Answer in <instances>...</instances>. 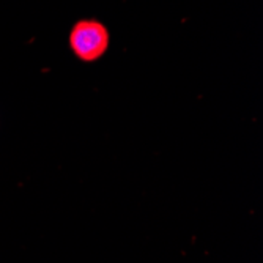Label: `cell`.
Returning <instances> with one entry per match:
<instances>
[{"label":"cell","mask_w":263,"mask_h":263,"mask_svg":"<svg viewBox=\"0 0 263 263\" xmlns=\"http://www.w3.org/2000/svg\"><path fill=\"white\" fill-rule=\"evenodd\" d=\"M69 46L81 60L95 62L107 51L109 32L98 21H79L69 33Z\"/></svg>","instance_id":"1"}]
</instances>
